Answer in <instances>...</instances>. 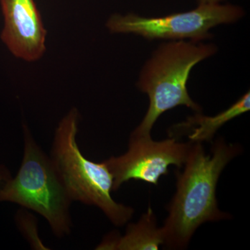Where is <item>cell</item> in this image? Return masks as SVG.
<instances>
[{"instance_id": "5", "label": "cell", "mask_w": 250, "mask_h": 250, "mask_svg": "<svg viewBox=\"0 0 250 250\" xmlns=\"http://www.w3.org/2000/svg\"><path fill=\"white\" fill-rule=\"evenodd\" d=\"M243 16L244 11L236 5L198 4L191 11L164 17L113 14L108 18L106 27L114 34H133L149 41L189 39L200 42L212 37V28L236 22Z\"/></svg>"}, {"instance_id": "12", "label": "cell", "mask_w": 250, "mask_h": 250, "mask_svg": "<svg viewBox=\"0 0 250 250\" xmlns=\"http://www.w3.org/2000/svg\"><path fill=\"white\" fill-rule=\"evenodd\" d=\"M198 4H220L224 0H197Z\"/></svg>"}, {"instance_id": "7", "label": "cell", "mask_w": 250, "mask_h": 250, "mask_svg": "<svg viewBox=\"0 0 250 250\" xmlns=\"http://www.w3.org/2000/svg\"><path fill=\"white\" fill-rule=\"evenodd\" d=\"M1 40L16 58L36 62L46 50L47 31L34 0H0Z\"/></svg>"}, {"instance_id": "4", "label": "cell", "mask_w": 250, "mask_h": 250, "mask_svg": "<svg viewBox=\"0 0 250 250\" xmlns=\"http://www.w3.org/2000/svg\"><path fill=\"white\" fill-rule=\"evenodd\" d=\"M24 154L16 177L0 189V202H11L33 210L47 220L58 238L67 236L72 226L67 195L49 156L23 125Z\"/></svg>"}, {"instance_id": "9", "label": "cell", "mask_w": 250, "mask_h": 250, "mask_svg": "<svg viewBox=\"0 0 250 250\" xmlns=\"http://www.w3.org/2000/svg\"><path fill=\"white\" fill-rule=\"evenodd\" d=\"M164 244L161 228L150 206L137 223L128 225L124 236L111 232L105 236L97 250H156Z\"/></svg>"}, {"instance_id": "2", "label": "cell", "mask_w": 250, "mask_h": 250, "mask_svg": "<svg viewBox=\"0 0 250 250\" xmlns=\"http://www.w3.org/2000/svg\"><path fill=\"white\" fill-rule=\"evenodd\" d=\"M217 50L214 44L191 41H171L159 46L145 64L138 81V88L147 94L149 105L143 121L130 136L151 137L158 118L177 106L202 112L201 106L189 95L188 80L193 67L214 55Z\"/></svg>"}, {"instance_id": "11", "label": "cell", "mask_w": 250, "mask_h": 250, "mask_svg": "<svg viewBox=\"0 0 250 250\" xmlns=\"http://www.w3.org/2000/svg\"><path fill=\"white\" fill-rule=\"evenodd\" d=\"M10 179H11V177H10V174L8 171L0 169V182H2V181L6 182Z\"/></svg>"}, {"instance_id": "8", "label": "cell", "mask_w": 250, "mask_h": 250, "mask_svg": "<svg viewBox=\"0 0 250 250\" xmlns=\"http://www.w3.org/2000/svg\"><path fill=\"white\" fill-rule=\"evenodd\" d=\"M250 94L247 92L236 103L214 116H207L200 113L188 117L185 121L174 125L170 129L169 137L177 139L182 134H188L192 143H213L215 134L228 122L249 111Z\"/></svg>"}, {"instance_id": "10", "label": "cell", "mask_w": 250, "mask_h": 250, "mask_svg": "<svg viewBox=\"0 0 250 250\" xmlns=\"http://www.w3.org/2000/svg\"><path fill=\"white\" fill-rule=\"evenodd\" d=\"M17 220L23 235L27 238L31 246L36 249L47 250L38 235L36 226L37 225L34 215L28 213L26 210H22V212L18 213Z\"/></svg>"}, {"instance_id": "1", "label": "cell", "mask_w": 250, "mask_h": 250, "mask_svg": "<svg viewBox=\"0 0 250 250\" xmlns=\"http://www.w3.org/2000/svg\"><path fill=\"white\" fill-rule=\"evenodd\" d=\"M212 144L207 154L201 143H192L183 170L176 171V192L161 227L164 245L168 249L187 248L202 224L231 218L219 208L217 185L224 169L241 154L242 147L223 138Z\"/></svg>"}, {"instance_id": "3", "label": "cell", "mask_w": 250, "mask_h": 250, "mask_svg": "<svg viewBox=\"0 0 250 250\" xmlns=\"http://www.w3.org/2000/svg\"><path fill=\"white\" fill-rule=\"evenodd\" d=\"M79 122L80 113L72 108L56 129L49 158L72 201L95 206L113 225L124 226L132 218L134 208L113 200V177L104 163L88 160L81 152Z\"/></svg>"}, {"instance_id": "6", "label": "cell", "mask_w": 250, "mask_h": 250, "mask_svg": "<svg viewBox=\"0 0 250 250\" xmlns=\"http://www.w3.org/2000/svg\"><path fill=\"white\" fill-rule=\"evenodd\" d=\"M192 145L190 141L180 142L174 137L155 141L152 137L130 136L125 154L103 161L113 177V191L131 179L157 187L161 177L168 174L169 166L182 168Z\"/></svg>"}]
</instances>
